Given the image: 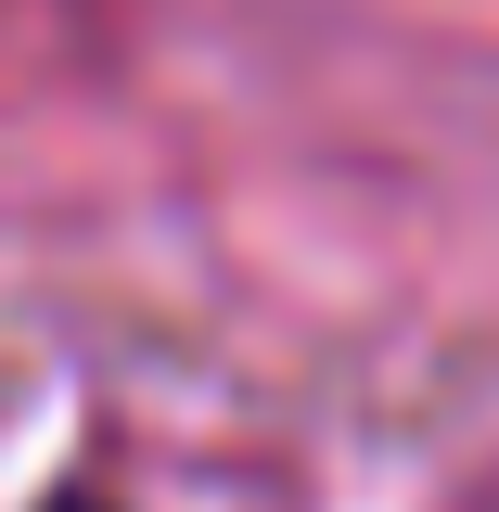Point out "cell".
<instances>
[{
    "label": "cell",
    "instance_id": "obj_1",
    "mask_svg": "<svg viewBox=\"0 0 499 512\" xmlns=\"http://www.w3.org/2000/svg\"><path fill=\"white\" fill-rule=\"evenodd\" d=\"M52 512H116V500H52Z\"/></svg>",
    "mask_w": 499,
    "mask_h": 512
}]
</instances>
